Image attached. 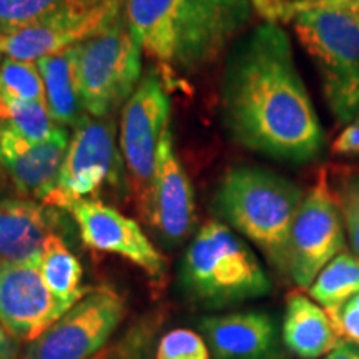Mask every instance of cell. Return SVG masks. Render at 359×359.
Segmentation results:
<instances>
[{"instance_id": "1", "label": "cell", "mask_w": 359, "mask_h": 359, "mask_svg": "<svg viewBox=\"0 0 359 359\" xmlns=\"http://www.w3.org/2000/svg\"><path fill=\"white\" fill-rule=\"evenodd\" d=\"M222 116L230 137L248 150L294 163L321 154L320 118L280 24L255 27L228 57Z\"/></svg>"}, {"instance_id": "2", "label": "cell", "mask_w": 359, "mask_h": 359, "mask_svg": "<svg viewBox=\"0 0 359 359\" xmlns=\"http://www.w3.org/2000/svg\"><path fill=\"white\" fill-rule=\"evenodd\" d=\"M255 12L253 0H123L142 50L165 74L182 77L217 62Z\"/></svg>"}, {"instance_id": "3", "label": "cell", "mask_w": 359, "mask_h": 359, "mask_svg": "<svg viewBox=\"0 0 359 359\" xmlns=\"http://www.w3.org/2000/svg\"><path fill=\"white\" fill-rule=\"evenodd\" d=\"M273 24H291L321 75L327 109L339 123L359 114V8L349 0H253Z\"/></svg>"}, {"instance_id": "4", "label": "cell", "mask_w": 359, "mask_h": 359, "mask_svg": "<svg viewBox=\"0 0 359 359\" xmlns=\"http://www.w3.org/2000/svg\"><path fill=\"white\" fill-rule=\"evenodd\" d=\"M304 193L291 180L262 167L228 170L217 191V210L233 230L288 275L290 236Z\"/></svg>"}, {"instance_id": "5", "label": "cell", "mask_w": 359, "mask_h": 359, "mask_svg": "<svg viewBox=\"0 0 359 359\" xmlns=\"http://www.w3.org/2000/svg\"><path fill=\"white\" fill-rule=\"evenodd\" d=\"M180 286L190 303L223 309L271 291V281L253 250L228 224L205 223L183 255Z\"/></svg>"}, {"instance_id": "6", "label": "cell", "mask_w": 359, "mask_h": 359, "mask_svg": "<svg viewBox=\"0 0 359 359\" xmlns=\"http://www.w3.org/2000/svg\"><path fill=\"white\" fill-rule=\"evenodd\" d=\"M69 52L80 103L90 116H111L142 82L143 50L125 13L105 32Z\"/></svg>"}, {"instance_id": "7", "label": "cell", "mask_w": 359, "mask_h": 359, "mask_svg": "<svg viewBox=\"0 0 359 359\" xmlns=\"http://www.w3.org/2000/svg\"><path fill=\"white\" fill-rule=\"evenodd\" d=\"M127 180L111 116L85 114L74 127L60 173L42 203L67 210L80 200H98L105 190H120Z\"/></svg>"}, {"instance_id": "8", "label": "cell", "mask_w": 359, "mask_h": 359, "mask_svg": "<svg viewBox=\"0 0 359 359\" xmlns=\"http://www.w3.org/2000/svg\"><path fill=\"white\" fill-rule=\"evenodd\" d=\"M170 110L168 93L155 70L142 79L123 107L118 145L137 208L143 205L150 191L160 140L170 127Z\"/></svg>"}, {"instance_id": "9", "label": "cell", "mask_w": 359, "mask_h": 359, "mask_svg": "<svg viewBox=\"0 0 359 359\" xmlns=\"http://www.w3.org/2000/svg\"><path fill=\"white\" fill-rule=\"evenodd\" d=\"M344 248V223L326 170L304 195L290 236L288 276L308 290L331 259Z\"/></svg>"}, {"instance_id": "10", "label": "cell", "mask_w": 359, "mask_h": 359, "mask_svg": "<svg viewBox=\"0 0 359 359\" xmlns=\"http://www.w3.org/2000/svg\"><path fill=\"white\" fill-rule=\"evenodd\" d=\"M123 314L125 303L115 291L90 290L27 346L24 359H90L105 346Z\"/></svg>"}, {"instance_id": "11", "label": "cell", "mask_w": 359, "mask_h": 359, "mask_svg": "<svg viewBox=\"0 0 359 359\" xmlns=\"http://www.w3.org/2000/svg\"><path fill=\"white\" fill-rule=\"evenodd\" d=\"M123 15V0H103L93 6L62 11L39 24L0 39V52L8 58L37 64L64 53L110 29Z\"/></svg>"}, {"instance_id": "12", "label": "cell", "mask_w": 359, "mask_h": 359, "mask_svg": "<svg viewBox=\"0 0 359 359\" xmlns=\"http://www.w3.org/2000/svg\"><path fill=\"white\" fill-rule=\"evenodd\" d=\"M138 210L143 223L163 246L173 248L191 235L196 222L195 193L175 150L170 127L160 140L158 158L147 200Z\"/></svg>"}, {"instance_id": "13", "label": "cell", "mask_w": 359, "mask_h": 359, "mask_svg": "<svg viewBox=\"0 0 359 359\" xmlns=\"http://www.w3.org/2000/svg\"><path fill=\"white\" fill-rule=\"evenodd\" d=\"M67 212L75 219L83 243L90 248L128 259L154 283L165 280L167 259L135 219L102 200H80Z\"/></svg>"}, {"instance_id": "14", "label": "cell", "mask_w": 359, "mask_h": 359, "mask_svg": "<svg viewBox=\"0 0 359 359\" xmlns=\"http://www.w3.org/2000/svg\"><path fill=\"white\" fill-rule=\"evenodd\" d=\"M69 311L50 293L39 262L0 263V326L32 343Z\"/></svg>"}, {"instance_id": "15", "label": "cell", "mask_w": 359, "mask_h": 359, "mask_svg": "<svg viewBox=\"0 0 359 359\" xmlns=\"http://www.w3.org/2000/svg\"><path fill=\"white\" fill-rule=\"evenodd\" d=\"M69 143L65 127H58L47 140L32 142L0 120V167L17 193L42 201L60 173Z\"/></svg>"}, {"instance_id": "16", "label": "cell", "mask_w": 359, "mask_h": 359, "mask_svg": "<svg viewBox=\"0 0 359 359\" xmlns=\"http://www.w3.org/2000/svg\"><path fill=\"white\" fill-rule=\"evenodd\" d=\"M212 359H285L275 318L262 309H245L198 323Z\"/></svg>"}, {"instance_id": "17", "label": "cell", "mask_w": 359, "mask_h": 359, "mask_svg": "<svg viewBox=\"0 0 359 359\" xmlns=\"http://www.w3.org/2000/svg\"><path fill=\"white\" fill-rule=\"evenodd\" d=\"M55 210L24 196L0 198V263L39 262L48 238L57 235Z\"/></svg>"}, {"instance_id": "18", "label": "cell", "mask_w": 359, "mask_h": 359, "mask_svg": "<svg viewBox=\"0 0 359 359\" xmlns=\"http://www.w3.org/2000/svg\"><path fill=\"white\" fill-rule=\"evenodd\" d=\"M281 341L296 358L320 359L343 343V338L325 308L294 291L286 299Z\"/></svg>"}, {"instance_id": "19", "label": "cell", "mask_w": 359, "mask_h": 359, "mask_svg": "<svg viewBox=\"0 0 359 359\" xmlns=\"http://www.w3.org/2000/svg\"><path fill=\"white\" fill-rule=\"evenodd\" d=\"M37 65L43 79L48 115L60 127L74 128L85 115V110L75 87L70 52L45 57Z\"/></svg>"}, {"instance_id": "20", "label": "cell", "mask_w": 359, "mask_h": 359, "mask_svg": "<svg viewBox=\"0 0 359 359\" xmlns=\"http://www.w3.org/2000/svg\"><path fill=\"white\" fill-rule=\"evenodd\" d=\"M39 269L50 293L69 309L90 291L82 285V264L60 235H52L47 240L40 255Z\"/></svg>"}, {"instance_id": "21", "label": "cell", "mask_w": 359, "mask_h": 359, "mask_svg": "<svg viewBox=\"0 0 359 359\" xmlns=\"http://www.w3.org/2000/svg\"><path fill=\"white\" fill-rule=\"evenodd\" d=\"M313 302L334 314L349 299L359 294V257L349 251H341L331 259L308 288Z\"/></svg>"}, {"instance_id": "22", "label": "cell", "mask_w": 359, "mask_h": 359, "mask_svg": "<svg viewBox=\"0 0 359 359\" xmlns=\"http://www.w3.org/2000/svg\"><path fill=\"white\" fill-rule=\"evenodd\" d=\"M103 0H0V39L39 24L62 11Z\"/></svg>"}, {"instance_id": "23", "label": "cell", "mask_w": 359, "mask_h": 359, "mask_svg": "<svg viewBox=\"0 0 359 359\" xmlns=\"http://www.w3.org/2000/svg\"><path fill=\"white\" fill-rule=\"evenodd\" d=\"M0 98L35 102L47 107L45 85L39 65L6 57L0 65Z\"/></svg>"}, {"instance_id": "24", "label": "cell", "mask_w": 359, "mask_h": 359, "mask_svg": "<svg viewBox=\"0 0 359 359\" xmlns=\"http://www.w3.org/2000/svg\"><path fill=\"white\" fill-rule=\"evenodd\" d=\"M0 120L11 123L24 137L32 142H43L50 138L60 125L48 115L47 107L35 102L2 100L0 98Z\"/></svg>"}, {"instance_id": "25", "label": "cell", "mask_w": 359, "mask_h": 359, "mask_svg": "<svg viewBox=\"0 0 359 359\" xmlns=\"http://www.w3.org/2000/svg\"><path fill=\"white\" fill-rule=\"evenodd\" d=\"M333 182L331 188L338 201L349 245L353 253L359 257V170H341Z\"/></svg>"}, {"instance_id": "26", "label": "cell", "mask_w": 359, "mask_h": 359, "mask_svg": "<svg viewBox=\"0 0 359 359\" xmlns=\"http://www.w3.org/2000/svg\"><path fill=\"white\" fill-rule=\"evenodd\" d=\"M156 359H212L203 336L190 330H173L161 338Z\"/></svg>"}, {"instance_id": "27", "label": "cell", "mask_w": 359, "mask_h": 359, "mask_svg": "<svg viewBox=\"0 0 359 359\" xmlns=\"http://www.w3.org/2000/svg\"><path fill=\"white\" fill-rule=\"evenodd\" d=\"M331 318L338 326L341 338L359 346V304L349 299L338 313L331 314Z\"/></svg>"}, {"instance_id": "28", "label": "cell", "mask_w": 359, "mask_h": 359, "mask_svg": "<svg viewBox=\"0 0 359 359\" xmlns=\"http://www.w3.org/2000/svg\"><path fill=\"white\" fill-rule=\"evenodd\" d=\"M331 154L336 156L359 155V120H353L344 127L331 145Z\"/></svg>"}, {"instance_id": "29", "label": "cell", "mask_w": 359, "mask_h": 359, "mask_svg": "<svg viewBox=\"0 0 359 359\" xmlns=\"http://www.w3.org/2000/svg\"><path fill=\"white\" fill-rule=\"evenodd\" d=\"M19 354V341L0 326V359H15Z\"/></svg>"}, {"instance_id": "30", "label": "cell", "mask_w": 359, "mask_h": 359, "mask_svg": "<svg viewBox=\"0 0 359 359\" xmlns=\"http://www.w3.org/2000/svg\"><path fill=\"white\" fill-rule=\"evenodd\" d=\"M323 359H359V346L358 344L348 343V341H343Z\"/></svg>"}, {"instance_id": "31", "label": "cell", "mask_w": 359, "mask_h": 359, "mask_svg": "<svg viewBox=\"0 0 359 359\" xmlns=\"http://www.w3.org/2000/svg\"><path fill=\"white\" fill-rule=\"evenodd\" d=\"M11 187H12L11 178L7 177L6 170L0 167V198H6V195L8 193V190H11Z\"/></svg>"}, {"instance_id": "32", "label": "cell", "mask_w": 359, "mask_h": 359, "mask_svg": "<svg viewBox=\"0 0 359 359\" xmlns=\"http://www.w3.org/2000/svg\"><path fill=\"white\" fill-rule=\"evenodd\" d=\"M349 2H351V4H354V6H356V7L359 8V0H349Z\"/></svg>"}, {"instance_id": "33", "label": "cell", "mask_w": 359, "mask_h": 359, "mask_svg": "<svg viewBox=\"0 0 359 359\" xmlns=\"http://www.w3.org/2000/svg\"><path fill=\"white\" fill-rule=\"evenodd\" d=\"M0 65H2V52H0Z\"/></svg>"}, {"instance_id": "34", "label": "cell", "mask_w": 359, "mask_h": 359, "mask_svg": "<svg viewBox=\"0 0 359 359\" xmlns=\"http://www.w3.org/2000/svg\"><path fill=\"white\" fill-rule=\"evenodd\" d=\"M356 120H359V114H358V116H356Z\"/></svg>"}]
</instances>
